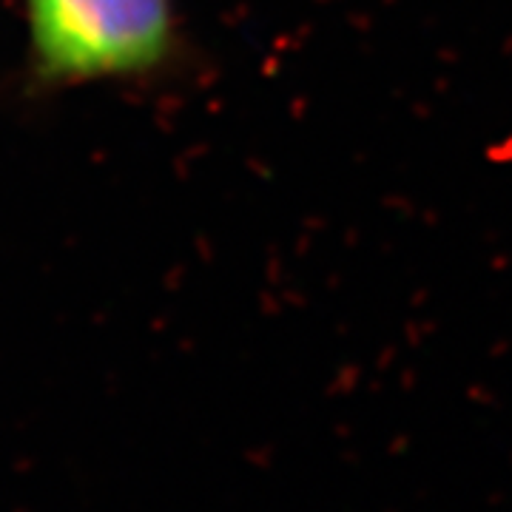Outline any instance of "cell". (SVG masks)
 I'll list each match as a JSON object with an SVG mask.
<instances>
[{"mask_svg": "<svg viewBox=\"0 0 512 512\" xmlns=\"http://www.w3.org/2000/svg\"><path fill=\"white\" fill-rule=\"evenodd\" d=\"M35 52L57 77L146 74L174 55L171 0H29Z\"/></svg>", "mask_w": 512, "mask_h": 512, "instance_id": "obj_1", "label": "cell"}]
</instances>
